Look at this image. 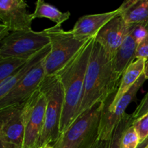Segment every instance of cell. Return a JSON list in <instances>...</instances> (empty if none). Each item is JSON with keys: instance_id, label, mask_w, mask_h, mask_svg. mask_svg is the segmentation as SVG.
<instances>
[{"instance_id": "ac0fdd59", "label": "cell", "mask_w": 148, "mask_h": 148, "mask_svg": "<svg viewBox=\"0 0 148 148\" xmlns=\"http://www.w3.org/2000/svg\"><path fill=\"white\" fill-rule=\"evenodd\" d=\"M132 114L126 113L108 137L99 139L94 143L90 148H121V140L126 130L132 125L134 121Z\"/></svg>"}, {"instance_id": "83f0119b", "label": "cell", "mask_w": 148, "mask_h": 148, "mask_svg": "<svg viewBox=\"0 0 148 148\" xmlns=\"http://www.w3.org/2000/svg\"><path fill=\"white\" fill-rule=\"evenodd\" d=\"M147 145H148V137L145 140L144 142H143V143H141V144L139 145L138 147L137 148H145V147H147Z\"/></svg>"}, {"instance_id": "5b68a950", "label": "cell", "mask_w": 148, "mask_h": 148, "mask_svg": "<svg viewBox=\"0 0 148 148\" xmlns=\"http://www.w3.org/2000/svg\"><path fill=\"white\" fill-rule=\"evenodd\" d=\"M50 40L51 51L45 59L46 75H52L63 68L88 42L75 37L72 30L66 31L55 25L43 30Z\"/></svg>"}, {"instance_id": "cb8c5ba5", "label": "cell", "mask_w": 148, "mask_h": 148, "mask_svg": "<svg viewBox=\"0 0 148 148\" xmlns=\"http://www.w3.org/2000/svg\"><path fill=\"white\" fill-rule=\"evenodd\" d=\"M148 112V92L145 95L143 99L139 104L137 108H136L135 111L132 114L133 116H134V119L140 118V117L143 116L145 114Z\"/></svg>"}, {"instance_id": "9c48e42d", "label": "cell", "mask_w": 148, "mask_h": 148, "mask_svg": "<svg viewBox=\"0 0 148 148\" xmlns=\"http://www.w3.org/2000/svg\"><path fill=\"white\" fill-rule=\"evenodd\" d=\"M23 103L0 108V140L11 143L17 148H23L24 143Z\"/></svg>"}, {"instance_id": "e0dca14e", "label": "cell", "mask_w": 148, "mask_h": 148, "mask_svg": "<svg viewBox=\"0 0 148 148\" xmlns=\"http://www.w3.org/2000/svg\"><path fill=\"white\" fill-rule=\"evenodd\" d=\"M138 44L131 34L126 37L113 58L114 69L118 75L122 77L129 66L136 59V50Z\"/></svg>"}, {"instance_id": "9a60e30c", "label": "cell", "mask_w": 148, "mask_h": 148, "mask_svg": "<svg viewBox=\"0 0 148 148\" xmlns=\"http://www.w3.org/2000/svg\"><path fill=\"white\" fill-rule=\"evenodd\" d=\"M145 59H136L127 67L121 77V83L119 87L113 103L110 106L109 111L113 112L117 103L136 83L141 75L144 73Z\"/></svg>"}, {"instance_id": "4316f807", "label": "cell", "mask_w": 148, "mask_h": 148, "mask_svg": "<svg viewBox=\"0 0 148 148\" xmlns=\"http://www.w3.org/2000/svg\"><path fill=\"white\" fill-rule=\"evenodd\" d=\"M145 76L146 79H148V58L145 59V70H144Z\"/></svg>"}, {"instance_id": "f546056e", "label": "cell", "mask_w": 148, "mask_h": 148, "mask_svg": "<svg viewBox=\"0 0 148 148\" xmlns=\"http://www.w3.org/2000/svg\"><path fill=\"white\" fill-rule=\"evenodd\" d=\"M145 148H148V145L147 146V147H145Z\"/></svg>"}, {"instance_id": "5bb4252c", "label": "cell", "mask_w": 148, "mask_h": 148, "mask_svg": "<svg viewBox=\"0 0 148 148\" xmlns=\"http://www.w3.org/2000/svg\"><path fill=\"white\" fill-rule=\"evenodd\" d=\"M51 51V45H47L27 59L25 63L13 74L10 77L0 82V99L4 98L19 82L26 77L33 69L43 62Z\"/></svg>"}, {"instance_id": "3957f363", "label": "cell", "mask_w": 148, "mask_h": 148, "mask_svg": "<svg viewBox=\"0 0 148 148\" xmlns=\"http://www.w3.org/2000/svg\"><path fill=\"white\" fill-rule=\"evenodd\" d=\"M39 89L46 98V108L44 125L36 148L46 145H53L59 138L64 101L63 88L56 75H46Z\"/></svg>"}, {"instance_id": "44dd1931", "label": "cell", "mask_w": 148, "mask_h": 148, "mask_svg": "<svg viewBox=\"0 0 148 148\" xmlns=\"http://www.w3.org/2000/svg\"><path fill=\"white\" fill-rule=\"evenodd\" d=\"M140 144L138 134L132 125L123 134L121 140V148H137Z\"/></svg>"}, {"instance_id": "7402d4cb", "label": "cell", "mask_w": 148, "mask_h": 148, "mask_svg": "<svg viewBox=\"0 0 148 148\" xmlns=\"http://www.w3.org/2000/svg\"><path fill=\"white\" fill-rule=\"evenodd\" d=\"M132 126L138 134L141 144L148 137V112L134 120Z\"/></svg>"}, {"instance_id": "d4e9b609", "label": "cell", "mask_w": 148, "mask_h": 148, "mask_svg": "<svg viewBox=\"0 0 148 148\" xmlns=\"http://www.w3.org/2000/svg\"><path fill=\"white\" fill-rule=\"evenodd\" d=\"M148 58V35L142 42L139 43L136 50V59Z\"/></svg>"}, {"instance_id": "7a4b0ae2", "label": "cell", "mask_w": 148, "mask_h": 148, "mask_svg": "<svg viewBox=\"0 0 148 148\" xmlns=\"http://www.w3.org/2000/svg\"><path fill=\"white\" fill-rule=\"evenodd\" d=\"M95 38L89 39L77 53L56 75L64 90V101L60 124L61 134L76 119L82 101L85 73Z\"/></svg>"}, {"instance_id": "d6986e66", "label": "cell", "mask_w": 148, "mask_h": 148, "mask_svg": "<svg viewBox=\"0 0 148 148\" xmlns=\"http://www.w3.org/2000/svg\"><path fill=\"white\" fill-rule=\"evenodd\" d=\"M70 17L69 12L60 11L54 6L45 2L43 0H38L36 3V9L31 14L33 20L36 18H46L56 23V25H62Z\"/></svg>"}, {"instance_id": "8fae6325", "label": "cell", "mask_w": 148, "mask_h": 148, "mask_svg": "<svg viewBox=\"0 0 148 148\" xmlns=\"http://www.w3.org/2000/svg\"><path fill=\"white\" fill-rule=\"evenodd\" d=\"M44 60L37 65L25 79L19 82L4 98L0 99V108L22 103L39 89L40 83L46 76Z\"/></svg>"}, {"instance_id": "277c9868", "label": "cell", "mask_w": 148, "mask_h": 148, "mask_svg": "<svg viewBox=\"0 0 148 148\" xmlns=\"http://www.w3.org/2000/svg\"><path fill=\"white\" fill-rule=\"evenodd\" d=\"M102 103L77 118L66 132L62 133L54 148H90L99 137Z\"/></svg>"}, {"instance_id": "ffe728a7", "label": "cell", "mask_w": 148, "mask_h": 148, "mask_svg": "<svg viewBox=\"0 0 148 148\" xmlns=\"http://www.w3.org/2000/svg\"><path fill=\"white\" fill-rule=\"evenodd\" d=\"M27 60L15 57H0V82L15 73Z\"/></svg>"}, {"instance_id": "603a6c76", "label": "cell", "mask_w": 148, "mask_h": 148, "mask_svg": "<svg viewBox=\"0 0 148 148\" xmlns=\"http://www.w3.org/2000/svg\"><path fill=\"white\" fill-rule=\"evenodd\" d=\"M130 34L133 36L137 44L143 41L148 35V25L143 24L132 25Z\"/></svg>"}, {"instance_id": "ba28073f", "label": "cell", "mask_w": 148, "mask_h": 148, "mask_svg": "<svg viewBox=\"0 0 148 148\" xmlns=\"http://www.w3.org/2000/svg\"><path fill=\"white\" fill-rule=\"evenodd\" d=\"M146 80L147 79L145 76V74L143 73L138 80L136 82V83L130 88V90L119 101L113 112L109 111V107L114 102L117 91L111 94L105 101L102 103V111H101V124H100L98 138H106L111 134L115 126L118 124L123 116L126 114V108L130 105V103L135 99L137 92L140 90Z\"/></svg>"}, {"instance_id": "6da1fadb", "label": "cell", "mask_w": 148, "mask_h": 148, "mask_svg": "<svg viewBox=\"0 0 148 148\" xmlns=\"http://www.w3.org/2000/svg\"><path fill=\"white\" fill-rule=\"evenodd\" d=\"M121 79V76L114 69L113 59L95 38L85 73L82 101L76 119L118 91Z\"/></svg>"}, {"instance_id": "4fadbf2b", "label": "cell", "mask_w": 148, "mask_h": 148, "mask_svg": "<svg viewBox=\"0 0 148 148\" xmlns=\"http://www.w3.org/2000/svg\"><path fill=\"white\" fill-rule=\"evenodd\" d=\"M120 14L119 9L95 14H88L79 17L72 28L74 36L82 40L95 37L98 32L112 19Z\"/></svg>"}, {"instance_id": "f1b7e54d", "label": "cell", "mask_w": 148, "mask_h": 148, "mask_svg": "<svg viewBox=\"0 0 148 148\" xmlns=\"http://www.w3.org/2000/svg\"><path fill=\"white\" fill-rule=\"evenodd\" d=\"M38 148H54V147H53L52 145H43L42 146V147H38Z\"/></svg>"}, {"instance_id": "8992f818", "label": "cell", "mask_w": 148, "mask_h": 148, "mask_svg": "<svg viewBox=\"0 0 148 148\" xmlns=\"http://www.w3.org/2000/svg\"><path fill=\"white\" fill-rule=\"evenodd\" d=\"M0 57H15L27 60L38 51L50 44L43 30L12 32L0 41Z\"/></svg>"}, {"instance_id": "2e32d148", "label": "cell", "mask_w": 148, "mask_h": 148, "mask_svg": "<svg viewBox=\"0 0 148 148\" xmlns=\"http://www.w3.org/2000/svg\"><path fill=\"white\" fill-rule=\"evenodd\" d=\"M120 15L129 25L143 24L148 25L147 0H129L119 7Z\"/></svg>"}, {"instance_id": "7c38bea8", "label": "cell", "mask_w": 148, "mask_h": 148, "mask_svg": "<svg viewBox=\"0 0 148 148\" xmlns=\"http://www.w3.org/2000/svg\"><path fill=\"white\" fill-rule=\"evenodd\" d=\"M132 25L127 24L119 14L98 32L95 40L113 59L124 39L130 33Z\"/></svg>"}, {"instance_id": "52a82bcc", "label": "cell", "mask_w": 148, "mask_h": 148, "mask_svg": "<svg viewBox=\"0 0 148 148\" xmlns=\"http://www.w3.org/2000/svg\"><path fill=\"white\" fill-rule=\"evenodd\" d=\"M23 103V117L25 127L23 148H36L44 125L46 98L38 89Z\"/></svg>"}, {"instance_id": "484cf974", "label": "cell", "mask_w": 148, "mask_h": 148, "mask_svg": "<svg viewBox=\"0 0 148 148\" xmlns=\"http://www.w3.org/2000/svg\"><path fill=\"white\" fill-rule=\"evenodd\" d=\"M0 146H1V148H17L14 145L2 140H0Z\"/></svg>"}, {"instance_id": "30bf717a", "label": "cell", "mask_w": 148, "mask_h": 148, "mask_svg": "<svg viewBox=\"0 0 148 148\" xmlns=\"http://www.w3.org/2000/svg\"><path fill=\"white\" fill-rule=\"evenodd\" d=\"M27 2L24 0H1L0 19L10 33L32 30L33 19L28 14Z\"/></svg>"}]
</instances>
